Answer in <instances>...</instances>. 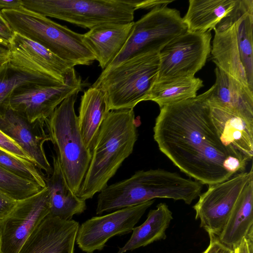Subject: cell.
<instances>
[{
	"label": "cell",
	"mask_w": 253,
	"mask_h": 253,
	"mask_svg": "<svg viewBox=\"0 0 253 253\" xmlns=\"http://www.w3.org/2000/svg\"><path fill=\"white\" fill-rule=\"evenodd\" d=\"M0 167L24 179L35 183L42 188L46 186L44 174L26 159L0 149Z\"/></svg>",
	"instance_id": "obj_28"
},
{
	"label": "cell",
	"mask_w": 253,
	"mask_h": 253,
	"mask_svg": "<svg viewBox=\"0 0 253 253\" xmlns=\"http://www.w3.org/2000/svg\"><path fill=\"white\" fill-rule=\"evenodd\" d=\"M46 75L22 69L8 59L0 66V116L9 107V98L18 87L28 84L57 85L64 84Z\"/></svg>",
	"instance_id": "obj_26"
},
{
	"label": "cell",
	"mask_w": 253,
	"mask_h": 253,
	"mask_svg": "<svg viewBox=\"0 0 253 253\" xmlns=\"http://www.w3.org/2000/svg\"><path fill=\"white\" fill-rule=\"evenodd\" d=\"M2 63V62H0V65L1 64V63Z\"/></svg>",
	"instance_id": "obj_40"
},
{
	"label": "cell",
	"mask_w": 253,
	"mask_h": 253,
	"mask_svg": "<svg viewBox=\"0 0 253 253\" xmlns=\"http://www.w3.org/2000/svg\"><path fill=\"white\" fill-rule=\"evenodd\" d=\"M83 83L73 68L64 84H32L16 88L9 98V107L30 123L45 121L66 98L82 90Z\"/></svg>",
	"instance_id": "obj_11"
},
{
	"label": "cell",
	"mask_w": 253,
	"mask_h": 253,
	"mask_svg": "<svg viewBox=\"0 0 253 253\" xmlns=\"http://www.w3.org/2000/svg\"><path fill=\"white\" fill-rule=\"evenodd\" d=\"M0 43L8 46L9 42L8 41L0 37Z\"/></svg>",
	"instance_id": "obj_37"
},
{
	"label": "cell",
	"mask_w": 253,
	"mask_h": 253,
	"mask_svg": "<svg viewBox=\"0 0 253 253\" xmlns=\"http://www.w3.org/2000/svg\"><path fill=\"white\" fill-rule=\"evenodd\" d=\"M209 237V245L202 253H232V249L221 243L217 237L212 235Z\"/></svg>",
	"instance_id": "obj_31"
},
{
	"label": "cell",
	"mask_w": 253,
	"mask_h": 253,
	"mask_svg": "<svg viewBox=\"0 0 253 253\" xmlns=\"http://www.w3.org/2000/svg\"><path fill=\"white\" fill-rule=\"evenodd\" d=\"M14 32L11 29L0 11V37L9 42L11 40Z\"/></svg>",
	"instance_id": "obj_33"
},
{
	"label": "cell",
	"mask_w": 253,
	"mask_h": 253,
	"mask_svg": "<svg viewBox=\"0 0 253 253\" xmlns=\"http://www.w3.org/2000/svg\"><path fill=\"white\" fill-rule=\"evenodd\" d=\"M187 31V26L178 10L167 5L153 8L133 22L124 47L104 70L140 54L160 52L170 42Z\"/></svg>",
	"instance_id": "obj_8"
},
{
	"label": "cell",
	"mask_w": 253,
	"mask_h": 253,
	"mask_svg": "<svg viewBox=\"0 0 253 253\" xmlns=\"http://www.w3.org/2000/svg\"><path fill=\"white\" fill-rule=\"evenodd\" d=\"M107 113L104 93L100 88L91 86L84 92L79 108L78 124L84 143L90 151Z\"/></svg>",
	"instance_id": "obj_24"
},
{
	"label": "cell",
	"mask_w": 253,
	"mask_h": 253,
	"mask_svg": "<svg viewBox=\"0 0 253 253\" xmlns=\"http://www.w3.org/2000/svg\"><path fill=\"white\" fill-rule=\"evenodd\" d=\"M238 0H189L188 10L182 17L187 31H211L228 16Z\"/></svg>",
	"instance_id": "obj_23"
},
{
	"label": "cell",
	"mask_w": 253,
	"mask_h": 253,
	"mask_svg": "<svg viewBox=\"0 0 253 253\" xmlns=\"http://www.w3.org/2000/svg\"><path fill=\"white\" fill-rule=\"evenodd\" d=\"M8 47V60L12 64L46 75L62 83L74 68L40 44L15 32Z\"/></svg>",
	"instance_id": "obj_16"
},
{
	"label": "cell",
	"mask_w": 253,
	"mask_h": 253,
	"mask_svg": "<svg viewBox=\"0 0 253 253\" xmlns=\"http://www.w3.org/2000/svg\"><path fill=\"white\" fill-rule=\"evenodd\" d=\"M253 232V177L247 184L222 232L219 241L233 249Z\"/></svg>",
	"instance_id": "obj_22"
},
{
	"label": "cell",
	"mask_w": 253,
	"mask_h": 253,
	"mask_svg": "<svg viewBox=\"0 0 253 253\" xmlns=\"http://www.w3.org/2000/svg\"><path fill=\"white\" fill-rule=\"evenodd\" d=\"M0 253H2V251H1V241L0 227Z\"/></svg>",
	"instance_id": "obj_39"
},
{
	"label": "cell",
	"mask_w": 253,
	"mask_h": 253,
	"mask_svg": "<svg viewBox=\"0 0 253 253\" xmlns=\"http://www.w3.org/2000/svg\"><path fill=\"white\" fill-rule=\"evenodd\" d=\"M1 12L14 32L40 44L72 67L89 65L95 60L84 34L23 6Z\"/></svg>",
	"instance_id": "obj_3"
},
{
	"label": "cell",
	"mask_w": 253,
	"mask_h": 253,
	"mask_svg": "<svg viewBox=\"0 0 253 253\" xmlns=\"http://www.w3.org/2000/svg\"><path fill=\"white\" fill-rule=\"evenodd\" d=\"M42 188L0 167V192L19 201L39 192Z\"/></svg>",
	"instance_id": "obj_29"
},
{
	"label": "cell",
	"mask_w": 253,
	"mask_h": 253,
	"mask_svg": "<svg viewBox=\"0 0 253 253\" xmlns=\"http://www.w3.org/2000/svg\"><path fill=\"white\" fill-rule=\"evenodd\" d=\"M232 253H238V247L232 249Z\"/></svg>",
	"instance_id": "obj_38"
},
{
	"label": "cell",
	"mask_w": 253,
	"mask_h": 253,
	"mask_svg": "<svg viewBox=\"0 0 253 253\" xmlns=\"http://www.w3.org/2000/svg\"><path fill=\"white\" fill-rule=\"evenodd\" d=\"M253 168L220 183L209 185L193 206L195 218L210 235L218 237L250 179Z\"/></svg>",
	"instance_id": "obj_10"
},
{
	"label": "cell",
	"mask_w": 253,
	"mask_h": 253,
	"mask_svg": "<svg viewBox=\"0 0 253 253\" xmlns=\"http://www.w3.org/2000/svg\"><path fill=\"white\" fill-rule=\"evenodd\" d=\"M9 49L8 46L0 43V62H3L9 58Z\"/></svg>",
	"instance_id": "obj_36"
},
{
	"label": "cell",
	"mask_w": 253,
	"mask_h": 253,
	"mask_svg": "<svg viewBox=\"0 0 253 253\" xmlns=\"http://www.w3.org/2000/svg\"><path fill=\"white\" fill-rule=\"evenodd\" d=\"M173 219L172 213L165 203H160L148 212L146 219L134 227L129 239L117 253H124L146 246L166 238V232Z\"/></svg>",
	"instance_id": "obj_25"
},
{
	"label": "cell",
	"mask_w": 253,
	"mask_h": 253,
	"mask_svg": "<svg viewBox=\"0 0 253 253\" xmlns=\"http://www.w3.org/2000/svg\"><path fill=\"white\" fill-rule=\"evenodd\" d=\"M213 30L211 51L213 61L216 66L253 90L249 81L253 71V61L237 34L232 11Z\"/></svg>",
	"instance_id": "obj_14"
},
{
	"label": "cell",
	"mask_w": 253,
	"mask_h": 253,
	"mask_svg": "<svg viewBox=\"0 0 253 253\" xmlns=\"http://www.w3.org/2000/svg\"><path fill=\"white\" fill-rule=\"evenodd\" d=\"M25 8L89 30L108 23L133 22L134 11L147 0H22Z\"/></svg>",
	"instance_id": "obj_7"
},
{
	"label": "cell",
	"mask_w": 253,
	"mask_h": 253,
	"mask_svg": "<svg viewBox=\"0 0 253 253\" xmlns=\"http://www.w3.org/2000/svg\"><path fill=\"white\" fill-rule=\"evenodd\" d=\"M213 88L162 107L153 128L161 152L182 172L208 185L245 171L250 161L220 138L211 115Z\"/></svg>",
	"instance_id": "obj_1"
},
{
	"label": "cell",
	"mask_w": 253,
	"mask_h": 253,
	"mask_svg": "<svg viewBox=\"0 0 253 253\" xmlns=\"http://www.w3.org/2000/svg\"><path fill=\"white\" fill-rule=\"evenodd\" d=\"M52 172L45 177L49 194V214L61 219L71 220L74 215L81 214L86 209V202L69 188L57 157L52 156Z\"/></svg>",
	"instance_id": "obj_21"
},
{
	"label": "cell",
	"mask_w": 253,
	"mask_h": 253,
	"mask_svg": "<svg viewBox=\"0 0 253 253\" xmlns=\"http://www.w3.org/2000/svg\"><path fill=\"white\" fill-rule=\"evenodd\" d=\"M17 202V201L0 192V220L11 212Z\"/></svg>",
	"instance_id": "obj_32"
},
{
	"label": "cell",
	"mask_w": 253,
	"mask_h": 253,
	"mask_svg": "<svg viewBox=\"0 0 253 253\" xmlns=\"http://www.w3.org/2000/svg\"><path fill=\"white\" fill-rule=\"evenodd\" d=\"M154 202L147 201L87 219L79 226L76 241L78 247L85 253L102 250L111 238L131 232Z\"/></svg>",
	"instance_id": "obj_12"
},
{
	"label": "cell",
	"mask_w": 253,
	"mask_h": 253,
	"mask_svg": "<svg viewBox=\"0 0 253 253\" xmlns=\"http://www.w3.org/2000/svg\"><path fill=\"white\" fill-rule=\"evenodd\" d=\"M133 22L103 24L84 34L85 42L103 70L108 67L124 47Z\"/></svg>",
	"instance_id": "obj_20"
},
{
	"label": "cell",
	"mask_w": 253,
	"mask_h": 253,
	"mask_svg": "<svg viewBox=\"0 0 253 253\" xmlns=\"http://www.w3.org/2000/svg\"><path fill=\"white\" fill-rule=\"evenodd\" d=\"M204 86L199 78L186 77L156 83L147 97L158 104L160 108L174 102L196 97L197 91Z\"/></svg>",
	"instance_id": "obj_27"
},
{
	"label": "cell",
	"mask_w": 253,
	"mask_h": 253,
	"mask_svg": "<svg viewBox=\"0 0 253 253\" xmlns=\"http://www.w3.org/2000/svg\"><path fill=\"white\" fill-rule=\"evenodd\" d=\"M253 232L243 238L238 246V253H253Z\"/></svg>",
	"instance_id": "obj_34"
},
{
	"label": "cell",
	"mask_w": 253,
	"mask_h": 253,
	"mask_svg": "<svg viewBox=\"0 0 253 253\" xmlns=\"http://www.w3.org/2000/svg\"><path fill=\"white\" fill-rule=\"evenodd\" d=\"M75 220L49 214L35 228L18 253H74L79 227Z\"/></svg>",
	"instance_id": "obj_17"
},
{
	"label": "cell",
	"mask_w": 253,
	"mask_h": 253,
	"mask_svg": "<svg viewBox=\"0 0 253 253\" xmlns=\"http://www.w3.org/2000/svg\"><path fill=\"white\" fill-rule=\"evenodd\" d=\"M211 38L210 31H187L170 42L159 52L155 83L195 76L211 54Z\"/></svg>",
	"instance_id": "obj_9"
},
{
	"label": "cell",
	"mask_w": 253,
	"mask_h": 253,
	"mask_svg": "<svg viewBox=\"0 0 253 253\" xmlns=\"http://www.w3.org/2000/svg\"><path fill=\"white\" fill-rule=\"evenodd\" d=\"M0 149L16 156L26 159L33 163L29 156L22 150V149L15 141L9 138L0 130Z\"/></svg>",
	"instance_id": "obj_30"
},
{
	"label": "cell",
	"mask_w": 253,
	"mask_h": 253,
	"mask_svg": "<svg viewBox=\"0 0 253 253\" xmlns=\"http://www.w3.org/2000/svg\"><path fill=\"white\" fill-rule=\"evenodd\" d=\"M210 105L211 117L221 139L251 161L253 157V123L217 105L211 103Z\"/></svg>",
	"instance_id": "obj_19"
},
{
	"label": "cell",
	"mask_w": 253,
	"mask_h": 253,
	"mask_svg": "<svg viewBox=\"0 0 253 253\" xmlns=\"http://www.w3.org/2000/svg\"><path fill=\"white\" fill-rule=\"evenodd\" d=\"M133 109L108 112L91 150V159L77 196L86 201L108 185L132 153L138 133Z\"/></svg>",
	"instance_id": "obj_2"
},
{
	"label": "cell",
	"mask_w": 253,
	"mask_h": 253,
	"mask_svg": "<svg viewBox=\"0 0 253 253\" xmlns=\"http://www.w3.org/2000/svg\"><path fill=\"white\" fill-rule=\"evenodd\" d=\"M49 214L47 187L21 201L0 220L2 253H18L38 224Z\"/></svg>",
	"instance_id": "obj_13"
},
{
	"label": "cell",
	"mask_w": 253,
	"mask_h": 253,
	"mask_svg": "<svg viewBox=\"0 0 253 253\" xmlns=\"http://www.w3.org/2000/svg\"><path fill=\"white\" fill-rule=\"evenodd\" d=\"M159 54H140L102 71L92 86L103 92L107 112L133 109L139 102L147 101L157 81Z\"/></svg>",
	"instance_id": "obj_4"
},
{
	"label": "cell",
	"mask_w": 253,
	"mask_h": 253,
	"mask_svg": "<svg viewBox=\"0 0 253 253\" xmlns=\"http://www.w3.org/2000/svg\"><path fill=\"white\" fill-rule=\"evenodd\" d=\"M185 190L184 179L176 172L159 169L139 170L103 189L97 197L96 213L113 211L155 198L181 200Z\"/></svg>",
	"instance_id": "obj_5"
},
{
	"label": "cell",
	"mask_w": 253,
	"mask_h": 253,
	"mask_svg": "<svg viewBox=\"0 0 253 253\" xmlns=\"http://www.w3.org/2000/svg\"><path fill=\"white\" fill-rule=\"evenodd\" d=\"M22 6V0H0V11L16 9Z\"/></svg>",
	"instance_id": "obj_35"
},
{
	"label": "cell",
	"mask_w": 253,
	"mask_h": 253,
	"mask_svg": "<svg viewBox=\"0 0 253 253\" xmlns=\"http://www.w3.org/2000/svg\"><path fill=\"white\" fill-rule=\"evenodd\" d=\"M210 103L229 110L253 123V90L218 66Z\"/></svg>",
	"instance_id": "obj_18"
},
{
	"label": "cell",
	"mask_w": 253,
	"mask_h": 253,
	"mask_svg": "<svg viewBox=\"0 0 253 253\" xmlns=\"http://www.w3.org/2000/svg\"><path fill=\"white\" fill-rule=\"evenodd\" d=\"M78 93L64 100L45 121L64 176L77 196L91 159V152L84 143L75 110Z\"/></svg>",
	"instance_id": "obj_6"
},
{
	"label": "cell",
	"mask_w": 253,
	"mask_h": 253,
	"mask_svg": "<svg viewBox=\"0 0 253 253\" xmlns=\"http://www.w3.org/2000/svg\"><path fill=\"white\" fill-rule=\"evenodd\" d=\"M45 127V121L30 123L10 107L0 116V130L22 149L41 172L44 171L48 176L52 172V167L43 144L50 139Z\"/></svg>",
	"instance_id": "obj_15"
}]
</instances>
